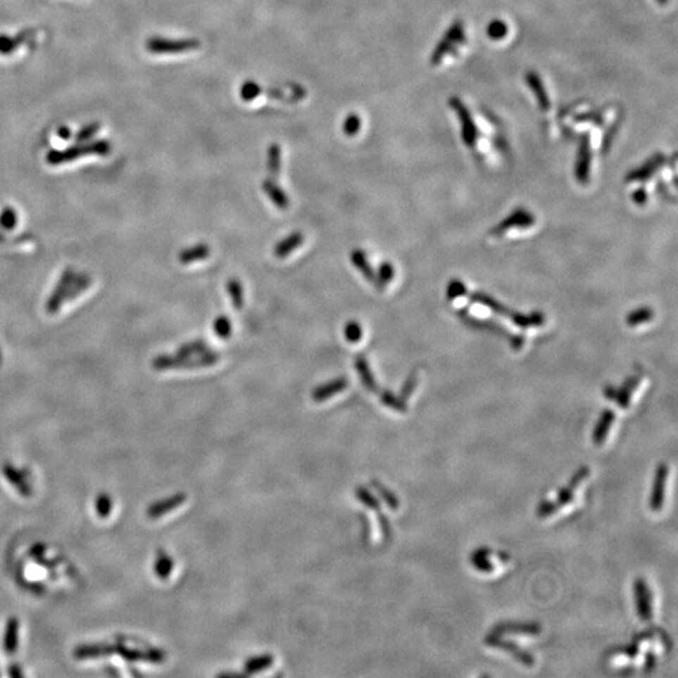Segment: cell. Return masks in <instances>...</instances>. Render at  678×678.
I'll return each instance as SVG.
<instances>
[{"mask_svg":"<svg viewBox=\"0 0 678 678\" xmlns=\"http://www.w3.org/2000/svg\"><path fill=\"white\" fill-rule=\"evenodd\" d=\"M200 46V42L197 39H163V38H153L149 42V49L152 53H182L194 51Z\"/></svg>","mask_w":678,"mask_h":678,"instance_id":"6da1fadb","label":"cell"},{"mask_svg":"<svg viewBox=\"0 0 678 678\" xmlns=\"http://www.w3.org/2000/svg\"><path fill=\"white\" fill-rule=\"evenodd\" d=\"M485 644L490 647H494V648L503 649L505 652L510 653L516 661L520 662L522 665L525 666H533L535 663V660H534L533 655H530L527 651H522L517 644L511 642V641H505L503 638H500L498 634H494L491 633L490 636H487L485 638Z\"/></svg>","mask_w":678,"mask_h":678,"instance_id":"7a4b0ae2","label":"cell"},{"mask_svg":"<svg viewBox=\"0 0 678 678\" xmlns=\"http://www.w3.org/2000/svg\"><path fill=\"white\" fill-rule=\"evenodd\" d=\"M634 601L641 620L649 622L652 618V593L642 578L634 582Z\"/></svg>","mask_w":678,"mask_h":678,"instance_id":"3957f363","label":"cell"},{"mask_svg":"<svg viewBox=\"0 0 678 678\" xmlns=\"http://www.w3.org/2000/svg\"><path fill=\"white\" fill-rule=\"evenodd\" d=\"M351 261H352L354 267L357 268V269L362 272L363 278H365V280H368L377 290H379V291L384 290L386 284H383L382 282L378 278L377 272L373 270L371 263L368 261V258L365 256L363 250H353V251L351 253Z\"/></svg>","mask_w":678,"mask_h":678,"instance_id":"277c9868","label":"cell"},{"mask_svg":"<svg viewBox=\"0 0 678 678\" xmlns=\"http://www.w3.org/2000/svg\"><path fill=\"white\" fill-rule=\"evenodd\" d=\"M668 476V466L660 464L655 469L653 490L651 495V509L653 511H661L665 501V485Z\"/></svg>","mask_w":678,"mask_h":678,"instance_id":"5b68a950","label":"cell"},{"mask_svg":"<svg viewBox=\"0 0 678 678\" xmlns=\"http://www.w3.org/2000/svg\"><path fill=\"white\" fill-rule=\"evenodd\" d=\"M494 634H529V636H538L541 633V627L538 623H524V622H501L494 627Z\"/></svg>","mask_w":678,"mask_h":678,"instance_id":"8992f818","label":"cell"},{"mask_svg":"<svg viewBox=\"0 0 678 678\" xmlns=\"http://www.w3.org/2000/svg\"><path fill=\"white\" fill-rule=\"evenodd\" d=\"M348 384H349V381L346 377L334 378L329 382L325 383V384H322V386H319L314 389L312 392V400L315 401V402H323V401L328 400V398H331L332 396L339 394V392H342L343 389H347Z\"/></svg>","mask_w":678,"mask_h":678,"instance_id":"52a82bcc","label":"cell"},{"mask_svg":"<svg viewBox=\"0 0 678 678\" xmlns=\"http://www.w3.org/2000/svg\"><path fill=\"white\" fill-rule=\"evenodd\" d=\"M263 192L267 194V196L279 210H287L289 208V196L285 194L284 190L278 185V181L267 179L261 184Z\"/></svg>","mask_w":678,"mask_h":678,"instance_id":"ba28073f","label":"cell"},{"mask_svg":"<svg viewBox=\"0 0 678 678\" xmlns=\"http://www.w3.org/2000/svg\"><path fill=\"white\" fill-rule=\"evenodd\" d=\"M354 368H356V371L358 372L360 381L363 383L365 389H368L370 392H377L378 391V383H377L376 378L372 373L371 368H370V362L365 358V354H357L354 357Z\"/></svg>","mask_w":678,"mask_h":678,"instance_id":"9c48e42d","label":"cell"},{"mask_svg":"<svg viewBox=\"0 0 678 678\" xmlns=\"http://www.w3.org/2000/svg\"><path fill=\"white\" fill-rule=\"evenodd\" d=\"M303 243H304V234H303V232H291L287 238L280 240V241L275 245V248H274V256L279 258V259H284V258L289 256L290 253H293L294 250L298 249Z\"/></svg>","mask_w":678,"mask_h":678,"instance_id":"30bf717a","label":"cell"},{"mask_svg":"<svg viewBox=\"0 0 678 678\" xmlns=\"http://www.w3.org/2000/svg\"><path fill=\"white\" fill-rule=\"evenodd\" d=\"M615 413L612 410L603 412L602 418L599 420V422L597 423L594 432H593V442L598 446L602 445L603 442L607 439L610 426H612V423L615 422Z\"/></svg>","mask_w":678,"mask_h":678,"instance_id":"8fae6325","label":"cell"},{"mask_svg":"<svg viewBox=\"0 0 678 678\" xmlns=\"http://www.w3.org/2000/svg\"><path fill=\"white\" fill-rule=\"evenodd\" d=\"M210 253L211 249L208 244H197L190 249H185L181 253L180 261L184 264H189L192 261L203 260L209 258Z\"/></svg>","mask_w":678,"mask_h":678,"instance_id":"7c38bea8","label":"cell"},{"mask_svg":"<svg viewBox=\"0 0 678 678\" xmlns=\"http://www.w3.org/2000/svg\"><path fill=\"white\" fill-rule=\"evenodd\" d=\"M280 168H282V151L279 145L274 144L268 150V172L270 176L269 179L278 181Z\"/></svg>","mask_w":678,"mask_h":678,"instance_id":"4fadbf2b","label":"cell"},{"mask_svg":"<svg viewBox=\"0 0 678 678\" xmlns=\"http://www.w3.org/2000/svg\"><path fill=\"white\" fill-rule=\"evenodd\" d=\"M226 290L230 296L234 309L240 310L244 307V291L241 283L239 282L238 279H230L226 284Z\"/></svg>","mask_w":678,"mask_h":678,"instance_id":"5bb4252c","label":"cell"},{"mask_svg":"<svg viewBox=\"0 0 678 678\" xmlns=\"http://www.w3.org/2000/svg\"><path fill=\"white\" fill-rule=\"evenodd\" d=\"M184 500H185L184 496H174L172 498H168L166 501H161V503H158V504L153 505V506L151 508L150 511H149V514H150L151 516L163 515L165 513L172 510L175 506L182 504Z\"/></svg>","mask_w":678,"mask_h":678,"instance_id":"9a60e30c","label":"cell"},{"mask_svg":"<svg viewBox=\"0 0 678 678\" xmlns=\"http://www.w3.org/2000/svg\"><path fill=\"white\" fill-rule=\"evenodd\" d=\"M214 333L220 339H229L232 336V325L230 319L226 315H220L214 320Z\"/></svg>","mask_w":678,"mask_h":678,"instance_id":"2e32d148","label":"cell"},{"mask_svg":"<svg viewBox=\"0 0 678 678\" xmlns=\"http://www.w3.org/2000/svg\"><path fill=\"white\" fill-rule=\"evenodd\" d=\"M18 622L17 620H12L9 624H8V629H6V644H4V647H6V651L8 653H13L15 649H17V642H18Z\"/></svg>","mask_w":678,"mask_h":678,"instance_id":"e0dca14e","label":"cell"},{"mask_svg":"<svg viewBox=\"0 0 678 678\" xmlns=\"http://www.w3.org/2000/svg\"><path fill=\"white\" fill-rule=\"evenodd\" d=\"M209 344L208 343L203 342L201 339L199 341H194V342L189 343L186 344L184 347L180 348L179 351V356L180 357H189V356H192V354H200L209 351Z\"/></svg>","mask_w":678,"mask_h":678,"instance_id":"ac0fdd59","label":"cell"},{"mask_svg":"<svg viewBox=\"0 0 678 678\" xmlns=\"http://www.w3.org/2000/svg\"><path fill=\"white\" fill-rule=\"evenodd\" d=\"M362 334H363V331H362V327H360L358 322L349 320V322L344 325V338L347 339L348 342H360Z\"/></svg>","mask_w":678,"mask_h":678,"instance_id":"d6986e66","label":"cell"},{"mask_svg":"<svg viewBox=\"0 0 678 678\" xmlns=\"http://www.w3.org/2000/svg\"><path fill=\"white\" fill-rule=\"evenodd\" d=\"M381 401H382L383 405L391 407V408H394L396 411H407V406L405 405V402L401 400V398H398L396 394H392L391 391H383L382 394H381Z\"/></svg>","mask_w":678,"mask_h":678,"instance_id":"ffe728a7","label":"cell"},{"mask_svg":"<svg viewBox=\"0 0 678 678\" xmlns=\"http://www.w3.org/2000/svg\"><path fill=\"white\" fill-rule=\"evenodd\" d=\"M272 663V655H263V657H256V658L250 660V661L245 665V670L250 673L259 672V671H263V670L268 668V667L270 666Z\"/></svg>","mask_w":678,"mask_h":678,"instance_id":"44dd1931","label":"cell"},{"mask_svg":"<svg viewBox=\"0 0 678 678\" xmlns=\"http://www.w3.org/2000/svg\"><path fill=\"white\" fill-rule=\"evenodd\" d=\"M263 92L260 86L256 83V82H246L244 83L243 87H241V91H240V94H241V99L246 102H250L253 99H256L260 93Z\"/></svg>","mask_w":678,"mask_h":678,"instance_id":"7402d4cb","label":"cell"},{"mask_svg":"<svg viewBox=\"0 0 678 678\" xmlns=\"http://www.w3.org/2000/svg\"><path fill=\"white\" fill-rule=\"evenodd\" d=\"M360 118L358 115H349V116L346 118L344 121V125H343V131L344 134L349 136V137H353L356 134L360 132Z\"/></svg>","mask_w":678,"mask_h":678,"instance_id":"603a6c76","label":"cell"},{"mask_svg":"<svg viewBox=\"0 0 678 678\" xmlns=\"http://www.w3.org/2000/svg\"><path fill=\"white\" fill-rule=\"evenodd\" d=\"M378 278L382 282L383 284H389V282L394 278V268L389 261H384L378 267L377 272Z\"/></svg>","mask_w":678,"mask_h":678,"instance_id":"cb8c5ba5","label":"cell"},{"mask_svg":"<svg viewBox=\"0 0 678 678\" xmlns=\"http://www.w3.org/2000/svg\"><path fill=\"white\" fill-rule=\"evenodd\" d=\"M560 506L558 505L557 501H544L538 506L536 509V516L540 517V519H544L546 516H551L555 513V511L559 510Z\"/></svg>","mask_w":678,"mask_h":678,"instance_id":"d4e9b609","label":"cell"},{"mask_svg":"<svg viewBox=\"0 0 678 678\" xmlns=\"http://www.w3.org/2000/svg\"><path fill=\"white\" fill-rule=\"evenodd\" d=\"M471 563L479 572H482V573H490L495 569L493 563L490 562L487 558L471 557Z\"/></svg>","mask_w":678,"mask_h":678,"instance_id":"484cf974","label":"cell"},{"mask_svg":"<svg viewBox=\"0 0 678 678\" xmlns=\"http://www.w3.org/2000/svg\"><path fill=\"white\" fill-rule=\"evenodd\" d=\"M376 486L377 489H378V491H379L381 495H382L383 498H384V500L387 501V504L391 506V509H394V510L398 509V505H400V503H398V498H396L394 494L391 493L389 490H387L386 487H383L382 485L376 484Z\"/></svg>","mask_w":678,"mask_h":678,"instance_id":"4316f807","label":"cell"},{"mask_svg":"<svg viewBox=\"0 0 678 678\" xmlns=\"http://www.w3.org/2000/svg\"><path fill=\"white\" fill-rule=\"evenodd\" d=\"M573 500L574 490L573 489H570V487L567 486L564 487V489H562V490L559 491V494H558L557 500H555V501H557L558 505H559L560 508H563V506H565V505L570 504Z\"/></svg>","mask_w":678,"mask_h":678,"instance_id":"83f0119b","label":"cell"},{"mask_svg":"<svg viewBox=\"0 0 678 678\" xmlns=\"http://www.w3.org/2000/svg\"><path fill=\"white\" fill-rule=\"evenodd\" d=\"M171 568H172V562L171 559L166 555V557H160L158 562L156 564V572L160 577H168V573L171 572Z\"/></svg>","mask_w":678,"mask_h":678,"instance_id":"f1b7e54d","label":"cell"},{"mask_svg":"<svg viewBox=\"0 0 678 678\" xmlns=\"http://www.w3.org/2000/svg\"><path fill=\"white\" fill-rule=\"evenodd\" d=\"M416 383H418V376L415 373H412L411 376L408 377L406 383L403 384V387L401 389V397L402 398H410L413 389L416 387Z\"/></svg>","mask_w":678,"mask_h":678,"instance_id":"f546056e","label":"cell"},{"mask_svg":"<svg viewBox=\"0 0 678 678\" xmlns=\"http://www.w3.org/2000/svg\"><path fill=\"white\" fill-rule=\"evenodd\" d=\"M613 653H624V655H628L629 658H634V657H637L638 653H639V644L633 642L631 646H626V647H622V648L615 649Z\"/></svg>","mask_w":678,"mask_h":678,"instance_id":"4dcf8cb0","label":"cell"},{"mask_svg":"<svg viewBox=\"0 0 678 678\" xmlns=\"http://www.w3.org/2000/svg\"><path fill=\"white\" fill-rule=\"evenodd\" d=\"M97 505H99V513L101 515H105V514L107 515V514L110 513L111 500L108 496H101V498H99Z\"/></svg>","mask_w":678,"mask_h":678,"instance_id":"1f68e13d","label":"cell"},{"mask_svg":"<svg viewBox=\"0 0 678 678\" xmlns=\"http://www.w3.org/2000/svg\"><path fill=\"white\" fill-rule=\"evenodd\" d=\"M655 633V627H653V629H647V631H644V632L638 633L633 638V642H637V644H641L642 641H647V639H652Z\"/></svg>","mask_w":678,"mask_h":678,"instance_id":"d6a6232c","label":"cell"},{"mask_svg":"<svg viewBox=\"0 0 678 678\" xmlns=\"http://www.w3.org/2000/svg\"><path fill=\"white\" fill-rule=\"evenodd\" d=\"M644 657H646L644 658V671L649 672L655 666V655L652 651H648Z\"/></svg>","mask_w":678,"mask_h":678,"instance_id":"836d02e7","label":"cell"},{"mask_svg":"<svg viewBox=\"0 0 678 678\" xmlns=\"http://www.w3.org/2000/svg\"><path fill=\"white\" fill-rule=\"evenodd\" d=\"M491 554H493V551H491V549H489V548H485V546H484V548H480V549H477V551H474L471 557L489 558L490 557V555H491Z\"/></svg>","mask_w":678,"mask_h":678,"instance_id":"e575fe53","label":"cell"},{"mask_svg":"<svg viewBox=\"0 0 678 678\" xmlns=\"http://www.w3.org/2000/svg\"><path fill=\"white\" fill-rule=\"evenodd\" d=\"M496 555H498V559L503 563H508L510 560V555H509L508 553H504V551H498Z\"/></svg>","mask_w":678,"mask_h":678,"instance_id":"d590c367","label":"cell"}]
</instances>
